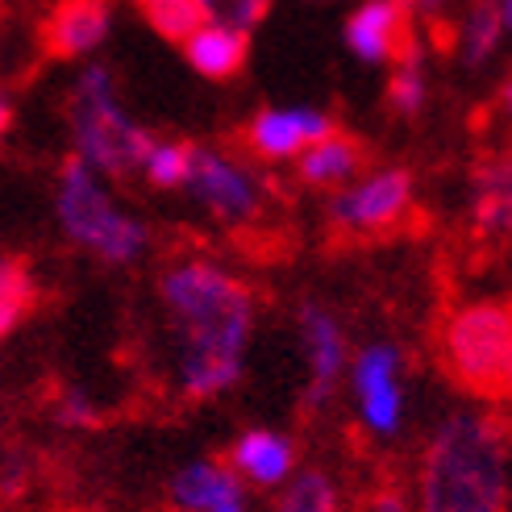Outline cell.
Instances as JSON below:
<instances>
[{
  "mask_svg": "<svg viewBox=\"0 0 512 512\" xmlns=\"http://www.w3.org/2000/svg\"><path fill=\"white\" fill-rule=\"evenodd\" d=\"M367 512H408V496H404V492H396V488H383V492H375V496H371Z\"/></svg>",
  "mask_w": 512,
  "mask_h": 512,
  "instance_id": "obj_27",
  "label": "cell"
},
{
  "mask_svg": "<svg viewBox=\"0 0 512 512\" xmlns=\"http://www.w3.org/2000/svg\"><path fill=\"white\" fill-rule=\"evenodd\" d=\"M338 125L317 105H275L259 109L246 125V150L263 163H296L313 142L334 134Z\"/></svg>",
  "mask_w": 512,
  "mask_h": 512,
  "instance_id": "obj_10",
  "label": "cell"
},
{
  "mask_svg": "<svg viewBox=\"0 0 512 512\" xmlns=\"http://www.w3.org/2000/svg\"><path fill=\"white\" fill-rule=\"evenodd\" d=\"M242 496H246L242 479L225 463H217V458H192V463H184L171 475V488H167V500L175 512H217L221 504Z\"/></svg>",
  "mask_w": 512,
  "mask_h": 512,
  "instance_id": "obj_14",
  "label": "cell"
},
{
  "mask_svg": "<svg viewBox=\"0 0 512 512\" xmlns=\"http://www.w3.org/2000/svg\"><path fill=\"white\" fill-rule=\"evenodd\" d=\"M179 46H184L188 67L196 75H204V80H217V84L234 80L250 55V38L234 34V30H221V25H196Z\"/></svg>",
  "mask_w": 512,
  "mask_h": 512,
  "instance_id": "obj_18",
  "label": "cell"
},
{
  "mask_svg": "<svg viewBox=\"0 0 512 512\" xmlns=\"http://www.w3.org/2000/svg\"><path fill=\"white\" fill-rule=\"evenodd\" d=\"M367 171V150L354 134H325L321 142H313L304 155L296 159V175L304 188H317V192H338L346 188L354 175Z\"/></svg>",
  "mask_w": 512,
  "mask_h": 512,
  "instance_id": "obj_15",
  "label": "cell"
},
{
  "mask_svg": "<svg viewBox=\"0 0 512 512\" xmlns=\"http://www.w3.org/2000/svg\"><path fill=\"white\" fill-rule=\"evenodd\" d=\"M184 188L196 196L204 213L229 229L254 225L267 213V184L259 179V171L217 146H192Z\"/></svg>",
  "mask_w": 512,
  "mask_h": 512,
  "instance_id": "obj_7",
  "label": "cell"
},
{
  "mask_svg": "<svg viewBox=\"0 0 512 512\" xmlns=\"http://www.w3.org/2000/svg\"><path fill=\"white\" fill-rule=\"evenodd\" d=\"M21 488H25V463L0 467V492H5V496H17Z\"/></svg>",
  "mask_w": 512,
  "mask_h": 512,
  "instance_id": "obj_28",
  "label": "cell"
},
{
  "mask_svg": "<svg viewBox=\"0 0 512 512\" xmlns=\"http://www.w3.org/2000/svg\"><path fill=\"white\" fill-rule=\"evenodd\" d=\"M34 309V275L17 259H0V338H9L13 329L30 317Z\"/></svg>",
  "mask_w": 512,
  "mask_h": 512,
  "instance_id": "obj_22",
  "label": "cell"
},
{
  "mask_svg": "<svg viewBox=\"0 0 512 512\" xmlns=\"http://www.w3.org/2000/svg\"><path fill=\"white\" fill-rule=\"evenodd\" d=\"M117 25V0H63L46 21V50L55 59H92Z\"/></svg>",
  "mask_w": 512,
  "mask_h": 512,
  "instance_id": "obj_12",
  "label": "cell"
},
{
  "mask_svg": "<svg viewBox=\"0 0 512 512\" xmlns=\"http://www.w3.org/2000/svg\"><path fill=\"white\" fill-rule=\"evenodd\" d=\"M9 130H13V105H9V96H0V142H5Z\"/></svg>",
  "mask_w": 512,
  "mask_h": 512,
  "instance_id": "obj_29",
  "label": "cell"
},
{
  "mask_svg": "<svg viewBox=\"0 0 512 512\" xmlns=\"http://www.w3.org/2000/svg\"><path fill=\"white\" fill-rule=\"evenodd\" d=\"M271 5L275 0H196V13H200V25H221V30L250 38L267 21Z\"/></svg>",
  "mask_w": 512,
  "mask_h": 512,
  "instance_id": "obj_23",
  "label": "cell"
},
{
  "mask_svg": "<svg viewBox=\"0 0 512 512\" xmlns=\"http://www.w3.org/2000/svg\"><path fill=\"white\" fill-rule=\"evenodd\" d=\"M429 55L421 38L413 34L404 42V50L392 59V75H388V105L396 117H421L425 105H429Z\"/></svg>",
  "mask_w": 512,
  "mask_h": 512,
  "instance_id": "obj_19",
  "label": "cell"
},
{
  "mask_svg": "<svg viewBox=\"0 0 512 512\" xmlns=\"http://www.w3.org/2000/svg\"><path fill=\"white\" fill-rule=\"evenodd\" d=\"M408 512H508V429L488 408H458L429 433Z\"/></svg>",
  "mask_w": 512,
  "mask_h": 512,
  "instance_id": "obj_2",
  "label": "cell"
},
{
  "mask_svg": "<svg viewBox=\"0 0 512 512\" xmlns=\"http://www.w3.org/2000/svg\"><path fill=\"white\" fill-rule=\"evenodd\" d=\"M55 421L67 429H96L100 425V400L71 383V388H63L55 400Z\"/></svg>",
  "mask_w": 512,
  "mask_h": 512,
  "instance_id": "obj_25",
  "label": "cell"
},
{
  "mask_svg": "<svg viewBox=\"0 0 512 512\" xmlns=\"http://www.w3.org/2000/svg\"><path fill=\"white\" fill-rule=\"evenodd\" d=\"M471 221L479 238H508L512 225V163L508 155L479 159L471 175Z\"/></svg>",
  "mask_w": 512,
  "mask_h": 512,
  "instance_id": "obj_16",
  "label": "cell"
},
{
  "mask_svg": "<svg viewBox=\"0 0 512 512\" xmlns=\"http://www.w3.org/2000/svg\"><path fill=\"white\" fill-rule=\"evenodd\" d=\"M442 367L463 392L479 400H504L512 383V313L508 300H467L442 321Z\"/></svg>",
  "mask_w": 512,
  "mask_h": 512,
  "instance_id": "obj_5",
  "label": "cell"
},
{
  "mask_svg": "<svg viewBox=\"0 0 512 512\" xmlns=\"http://www.w3.org/2000/svg\"><path fill=\"white\" fill-rule=\"evenodd\" d=\"M225 467L242 479V488H284L296 471V442L284 429H246L229 446Z\"/></svg>",
  "mask_w": 512,
  "mask_h": 512,
  "instance_id": "obj_13",
  "label": "cell"
},
{
  "mask_svg": "<svg viewBox=\"0 0 512 512\" xmlns=\"http://www.w3.org/2000/svg\"><path fill=\"white\" fill-rule=\"evenodd\" d=\"M188 163H192V142L179 138H150L146 155L138 163V175L146 179L150 188L159 192H175L188 184Z\"/></svg>",
  "mask_w": 512,
  "mask_h": 512,
  "instance_id": "obj_21",
  "label": "cell"
},
{
  "mask_svg": "<svg viewBox=\"0 0 512 512\" xmlns=\"http://www.w3.org/2000/svg\"><path fill=\"white\" fill-rule=\"evenodd\" d=\"M512 30V0H471L458 25V59L467 67H488Z\"/></svg>",
  "mask_w": 512,
  "mask_h": 512,
  "instance_id": "obj_17",
  "label": "cell"
},
{
  "mask_svg": "<svg viewBox=\"0 0 512 512\" xmlns=\"http://www.w3.org/2000/svg\"><path fill=\"white\" fill-rule=\"evenodd\" d=\"M346 383L354 396V413L371 438L388 442L404 429L408 417V379H404V354L396 342H367L350 354Z\"/></svg>",
  "mask_w": 512,
  "mask_h": 512,
  "instance_id": "obj_8",
  "label": "cell"
},
{
  "mask_svg": "<svg viewBox=\"0 0 512 512\" xmlns=\"http://www.w3.org/2000/svg\"><path fill=\"white\" fill-rule=\"evenodd\" d=\"M296 334H300L304 358H309L304 404H309V413H321V408L338 396L342 379H346V363H350L346 329L334 309H325L321 300H309V304H300V313H296Z\"/></svg>",
  "mask_w": 512,
  "mask_h": 512,
  "instance_id": "obj_9",
  "label": "cell"
},
{
  "mask_svg": "<svg viewBox=\"0 0 512 512\" xmlns=\"http://www.w3.org/2000/svg\"><path fill=\"white\" fill-rule=\"evenodd\" d=\"M408 38H413V13L404 0H358L342 25L346 50L367 67L392 63Z\"/></svg>",
  "mask_w": 512,
  "mask_h": 512,
  "instance_id": "obj_11",
  "label": "cell"
},
{
  "mask_svg": "<svg viewBox=\"0 0 512 512\" xmlns=\"http://www.w3.org/2000/svg\"><path fill=\"white\" fill-rule=\"evenodd\" d=\"M417 200V179L408 167H371L354 175L346 188L329 192V225L346 238H379L396 229Z\"/></svg>",
  "mask_w": 512,
  "mask_h": 512,
  "instance_id": "obj_6",
  "label": "cell"
},
{
  "mask_svg": "<svg viewBox=\"0 0 512 512\" xmlns=\"http://www.w3.org/2000/svg\"><path fill=\"white\" fill-rule=\"evenodd\" d=\"M313 5H321V0H313Z\"/></svg>",
  "mask_w": 512,
  "mask_h": 512,
  "instance_id": "obj_30",
  "label": "cell"
},
{
  "mask_svg": "<svg viewBox=\"0 0 512 512\" xmlns=\"http://www.w3.org/2000/svg\"><path fill=\"white\" fill-rule=\"evenodd\" d=\"M159 309L175 338V392L217 400L246 375L254 338V292L246 279L204 254H184L159 275Z\"/></svg>",
  "mask_w": 512,
  "mask_h": 512,
  "instance_id": "obj_1",
  "label": "cell"
},
{
  "mask_svg": "<svg viewBox=\"0 0 512 512\" xmlns=\"http://www.w3.org/2000/svg\"><path fill=\"white\" fill-rule=\"evenodd\" d=\"M408 5V13L413 17H425V21H438V17H446L458 0H404Z\"/></svg>",
  "mask_w": 512,
  "mask_h": 512,
  "instance_id": "obj_26",
  "label": "cell"
},
{
  "mask_svg": "<svg viewBox=\"0 0 512 512\" xmlns=\"http://www.w3.org/2000/svg\"><path fill=\"white\" fill-rule=\"evenodd\" d=\"M67 121H71V150H75L71 159L92 167L100 179L134 175L150 138H155L142 121L130 117V109L121 105L117 80L105 63H88L80 75H75Z\"/></svg>",
  "mask_w": 512,
  "mask_h": 512,
  "instance_id": "obj_4",
  "label": "cell"
},
{
  "mask_svg": "<svg viewBox=\"0 0 512 512\" xmlns=\"http://www.w3.org/2000/svg\"><path fill=\"white\" fill-rule=\"evenodd\" d=\"M338 508H342L338 483L321 467L292 471V479L279 488V500H275V512H338Z\"/></svg>",
  "mask_w": 512,
  "mask_h": 512,
  "instance_id": "obj_20",
  "label": "cell"
},
{
  "mask_svg": "<svg viewBox=\"0 0 512 512\" xmlns=\"http://www.w3.org/2000/svg\"><path fill=\"white\" fill-rule=\"evenodd\" d=\"M55 221L63 238L109 267H134L150 250V225L121 209L109 192V179H100L80 159H67L55 179Z\"/></svg>",
  "mask_w": 512,
  "mask_h": 512,
  "instance_id": "obj_3",
  "label": "cell"
},
{
  "mask_svg": "<svg viewBox=\"0 0 512 512\" xmlns=\"http://www.w3.org/2000/svg\"><path fill=\"white\" fill-rule=\"evenodd\" d=\"M138 9L150 21V30L163 34L167 42H184L200 25L196 0H138Z\"/></svg>",
  "mask_w": 512,
  "mask_h": 512,
  "instance_id": "obj_24",
  "label": "cell"
}]
</instances>
